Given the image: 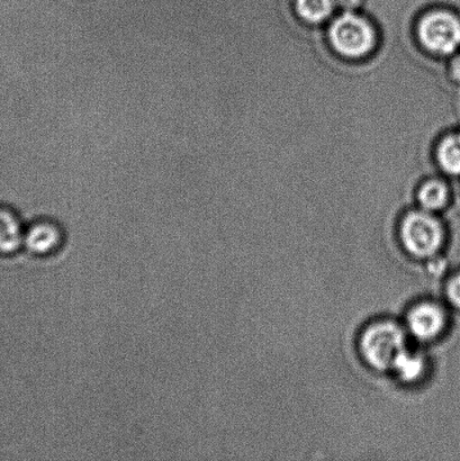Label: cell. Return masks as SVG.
<instances>
[{
  "label": "cell",
  "instance_id": "9a60e30c",
  "mask_svg": "<svg viewBox=\"0 0 460 461\" xmlns=\"http://www.w3.org/2000/svg\"><path fill=\"white\" fill-rule=\"evenodd\" d=\"M206 153H207V133H206ZM207 171H209V155H207ZM210 184V177H209Z\"/></svg>",
  "mask_w": 460,
  "mask_h": 461
},
{
  "label": "cell",
  "instance_id": "ba28073f",
  "mask_svg": "<svg viewBox=\"0 0 460 461\" xmlns=\"http://www.w3.org/2000/svg\"><path fill=\"white\" fill-rule=\"evenodd\" d=\"M26 224L17 210L0 204V255H15L24 248Z\"/></svg>",
  "mask_w": 460,
  "mask_h": 461
},
{
  "label": "cell",
  "instance_id": "9c48e42d",
  "mask_svg": "<svg viewBox=\"0 0 460 461\" xmlns=\"http://www.w3.org/2000/svg\"><path fill=\"white\" fill-rule=\"evenodd\" d=\"M435 159L446 177L460 179V128L441 135L436 144Z\"/></svg>",
  "mask_w": 460,
  "mask_h": 461
},
{
  "label": "cell",
  "instance_id": "6da1fadb",
  "mask_svg": "<svg viewBox=\"0 0 460 461\" xmlns=\"http://www.w3.org/2000/svg\"><path fill=\"white\" fill-rule=\"evenodd\" d=\"M326 32L333 51L347 60H366L380 49V31L363 13H337Z\"/></svg>",
  "mask_w": 460,
  "mask_h": 461
},
{
  "label": "cell",
  "instance_id": "277c9868",
  "mask_svg": "<svg viewBox=\"0 0 460 461\" xmlns=\"http://www.w3.org/2000/svg\"><path fill=\"white\" fill-rule=\"evenodd\" d=\"M407 337L400 325L384 321L365 330L360 339V350L372 367L378 370L392 368L394 361L407 349Z\"/></svg>",
  "mask_w": 460,
  "mask_h": 461
},
{
  "label": "cell",
  "instance_id": "5b68a950",
  "mask_svg": "<svg viewBox=\"0 0 460 461\" xmlns=\"http://www.w3.org/2000/svg\"><path fill=\"white\" fill-rule=\"evenodd\" d=\"M66 233L60 221L52 216H39L26 224L24 249L35 257L56 255L65 244Z\"/></svg>",
  "mask_w": 460,
  "mask_h": 461
},
{
  "label": "cell",
  "instance_id": "4fadbf2b",
  "mask_svg": "<svg viewBox=\"0 0 460 461\" xmlns=\"http://www.w3.org/2000/svg\"><path fill=\"white\" fill-rule=\"evenodd\" d=\"M448 300L460 310V273L454 276L447 285Z\"/></svg>",
  "mask_w": 460,
  "mask_h": 461
},
{
  "label": "cell",
  "instance_id": "8fae6325",
  "mask_svg": "<svg viewBox=\"0 0 460 461\" xmlns=\"http://www.w3.org/2000/svg\"><path fill=\"white\" fill-rule=\"evenodd\" d=\"M392 369L405 383L419 381L426 372V361L421 355L416 352L403 350L395 359Z\"/></svg>",
  "mask_w": 460,
  "mask_h": 461
},
{
  "label": "cell",
  "instance_id": "52a82bcc",
  "mask_svg": "<svg viewBox=\"0 0 460 461\" xmlns=\"http://www.w3.org/2000/svg\"><path fill=\"white\" fill-rule=\"evenodd\" d=\"M453 179L444 175L423 179L416 191V205L431 213L447 209L454 198Z\"/></svg>",
  "mask_w": 460,
  "mask_h": 461
},
{
  "label": "cell",
  "instance_id": "7c38bea8",
  "mask_svg": "<svg viewBox=\"0 0 460 461\" xmlns=\"http://www.w3.org/2000/svg\"><path fill=\"white\" fill-rule=\"evenodd\" d=\"M338 13H364L365 0H336Z\"/></svg>",
  "mask_w": 460,
  "mask_h": 461
},
{
  "label": "cell",
  "instance_id": "3957f363",
  "mask_svg": "<svg viewBox=\"0 0 460 461\" xmlns=\"http://www.w3.org/2000/svg\"><path fill=\"white\" fill-rule=\"evenodd\" d=\"M401 241L408 252L417 258H432L443 248L444 224L435 213L413 207L401 216Z\"/></svg>",
  "mask_w": 460,
  "mask_h": 461
},
{
  "label": "cell",
  "instance_id": "5bb4252c",
  "mask_svg": "<svg viewBox=\"0 0 460 461\" xmlns=\"http://www.w3.org/2000/svg\"><path fill=\"white\" fill-rule=\"evenodd\" d=\"M448 72L454 83L460 86V50L448 59Z\"/></svg>",
  "mask_w": 460,
  "mask_h": 461
},
{
  "label": "cell",
  "instance_id": "30bf717a",
  "mask_svg": "<svg viewBox=\"0 0 460 461\" xmlns=\"http://www.w3.org/2000/svg\"><path fill=\"white\" fill-rule=\"evenodd\" d=\"M294 8L301 21L310 25H327L336 15V0H294Z\"/></svg>",
  "mask_w": 460,
  "mask_h": 461
},
{
  "label": "cell",
  "instance_id": "8992f818",
  "mask_svg": "<svg viewBox=\"0 0 460 461\" xmlns=\"http://www.w3.org/2000/svg\"><path fill=\"white\" fill-rule=\"evenodd\" d=\"M407 324L410 333L421 341H429L439 336L447 324V315L436 303H421L409 312Z\"/></svg>",
  "mask_w": 460,
  "mask_h": 461
},
{
  "label": "cell",
  "instance_id": "7a4b0ae2",
  "mask_svg": "<svg viewBox=\"0 0 460 461\" xmlns=\"http://www.w3.org/2000/svg\"><path fill=\"white\" fill-rule=\"evenodd\" d=\"M414 33L428 54L448 60L460 50V13L448 7L428 9L418 18Z\"/></svg>",
  "mask_w": 460,
  "mask_h": 461
}]
</instances>
